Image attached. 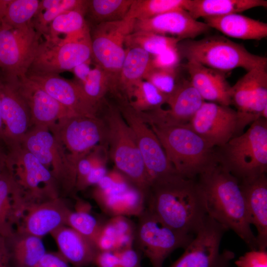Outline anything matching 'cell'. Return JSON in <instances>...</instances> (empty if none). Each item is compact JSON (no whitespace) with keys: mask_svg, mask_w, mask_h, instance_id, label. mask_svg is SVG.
<instances>
[{"mask_svg":"<svg viewBox=\"0 0 267 267\" xmlns=\"http://www.w3.org/2000/svg\"><path fill=\"white\" fill-rule=\"evenodd\" d=\"M94 265L96 267H120L118 255L114 251H99Z\"/></svg>","mask_w":267,"mask_h":267,"instance_id":"obj_48","label":"cell"},{"mask_svg":"<svg viewBox=\"0 0 267 267\" xmlns=\"http://www.w3.org/2000/svg\"><path fill=\"white\" fill-rule=\"evenodd\" d=\"M204 19L211 28L233 38L260 40L267 36V23L238 13Z\"/></svg>","mask_w":267,"mask_h":267,"instance_id":"obj_28","label":"cell"},{"mask_svg":"<svg viewBox=\"0 0 267 267\" xmlns=\"http://www.w3.org/2000/svg\"><path fill=\"white\" fill-rule=\"evenodd\" d=\"M6 169V156L0 153V178Z\"/></svg>","mask_w":267,"mask_h":267,"instance_id":"obj_51","label":"cell"},{"mask_svg":"<svg viewBox=\"0 0 267 267\" xmlns=\"http://www.w3.org/2000/svg\"><path fill=\"white\" fill-rule=\"evenodd\" d=\"M120 267H141L140 253L133 247L116 252Z\"/></svg>","mask_w":267,"mask_h":267,"instance_id":"obj_45","label":"cell"},{"mask_svg":"<svg viewBox=\"0 0 267 267\" xmlns=\"http://www.w3.org/2000/svg\"><path fill=\"white\" fill-rule=\"evenodd\" d=\"M134 0H87L85 18L93 26L125 19Z\"/></svg>","mask_w":267,"mask_h":267,"instance_id":"obj_33","label":"cell"},{"mask_svg":"<svg viewBox=\"0 0 267 267\" xmlns=\"http://www.w3.org/2000/svg\"><path fill=\"white\" fill-rule=\"evenodd\" d=\"M38 84L72 115L97 116L100 107L86 96L81 86L59 75L26 76Z\"/></svg>","mask_w":267,"mask_h":267,"instance_id":"obj_20","label":"cell"},{"mask_svg":"<svg viewBox=\"0 0 267 267\" xmlns=\"http://www.w3.org/2000/svg\"><path fill=\"white\" fill-rule=\"evenodd\" d=\"M89 153L80 159L77 162L75 186L76 189L80 190L85 178L92 168V162Z\"/></svg>","mask_w":267,"mask_h":267,"instance_id":"obj_46","label":"cell"},{"mask_svg":"<svg viewBox=\"0 0 267 267\" xmlns=\"http://www.w3.org/2000/svg\"><path fill=\"white\" fill-rule=\"evenodd\" d=\"M88 26L84 10H68L60 14L52 21L44 39H62L83 30Z\"/></svg>","mask_w":267,"mask_h":267,"instance_id":"obj_37","label":"cell"},{"mask_svg":"<svg viewBox=\"0 0 267 267\" xmlns=\"http://www.w3.org/2000/svg\"><path fill=\"white\" fill-rule=\"evenodd\" d=\"M17 84L29 108L32 127L49 128L60 119L69 115H74L49 95L38 84L26 76L17 78Z\"/></svg>","mask_w":267,"mask_h":267,"instance_id":"obj_22","label":"cell"},{"mask_svg":"<svg viewBox=\"0 0 267 267\" xmlns=\"http://www.w3.org/2000/svg\"><path fill=\"white\" fill-rule=\"evenodd\" d=\"M0 267H12L6 239L0 235Z\"/></svg>","mask_w":267,"mask_h":267,"instance_id":"obj_50","label":"cell"},{"mask_svg":"<svg viewBox=\"0 0 267 267\" xmlns=\"http://www.w3.org/2000/svg\"><path fill=\"white\" fill-rule=\"evenodd\" d=\"M71 266L59 253L46 252L35 267H71Z\"/></svg>","mask_w":267,"mask_h":267,"instance_id":"obj_47","label":"cell"},{"mask_svg":"<svg viewBox=\"0 0 267 267\" xmlns=\"http://www.w3.org/2000/svg\"><path fill=\"white\" fill-rule=\"evenodd\" d=\"M48 129L76 165L96 147L107 146L106 126L98 116L69 115Z\"/></svg>","mask_w":267,"mask_h":267,"instance_id":"obj_12","label":"cell"},{"mask_svg":"<svg viewBox=\"0 0 267 267\" xmlns=\"http://www.w3.org/2000/svg\"><path fill=\"white\" fill-rule=\"evenodd\" d=\"M3 138V125L1 117V100L0 97V139Z\"/></svg>","mask_w":267,"mask_h":267,"instance_id":"obj_52","label":"cell"},{"mask_svg":"<svg viewBox=\"0 0 267 267\" xmlns=\"http://www.w3.org/2000/svg\"><path fill=\"white\" fill-rule=\"evenodd\" d=\"M135 20L126 17L103 22L90 28L92 59L110 76L117 95L118 80L124 60L127 37L133 32Z\"/></svg>","mask_w":267,"mask_h":267,"instance_id":"obj_11","label":"cell"},{"mask_svg":"<svg viewBox=\"0 0 267 267\" xmlns=\"http://www.w3.org/2000/svg\"><path fill=\"white\" fill-rule=\"evenodd\" d=\"M215 150L218 163L239 181L266 174L267 119H257L244 133Z\"/></svg>","mask_w":267,"mask_h":267,"instance_id":"obj_4","label":"cell"},{"mask_svg":"<svg viewBox=\"0 0 267 267\" xmlns=\"http://www.w3.org/2000/svg\"><path fill=\"white\" fill-rule=\"evenodd\" d=\"M120 72L117 85V98L129 100L135 86L144 80L151 67V56L141 48L129 47Z\"/></svg>","mask_w":267,"mask_h":267,"instance_id":"obj_29","label":"cell"},{"mask_svg":"<svg viewBox=\"0 0 267 267\" xmlns=\"http://www.w3.org/2000/svg\"><path fill=\"white\" fill-rule=\"evenodd\" d=\"M31 22L18 27L0 26V72L13 78L26 77L42 41Z\"/></svg>","mask_w":267,"mask_h":267,"instance_id":"obj_13","label":"cell"},{"mask_svg":"<svg viewBox=\"0 0 267 267\" xmlns=\"http://www.w3.org/2000/svg\"><path fill=\"white\" fill-rule=\"evenodd\" d=\"M12 267H35L46 253L42 238L15 231L6 240Z\"/></svg>","mask_w":267,"mask_h":267,"instance_id":"obj_30","label":"cell"},{"mask_svg":"<svg viewBox=\"0 0 267 267\" xmlns=\"http://www.w3.org/2000/svg\"><path fill=\"white\" fill-rule=\"evenodd\" d=\"M204 101L190 80L183 79L168 97V109L162 108L140 114L147 123L188 125Z\"/></svg>","mask_w":267,"mask_h":267,"instance_id":"obj_19","label":"cell"},{"mask_svg":"<svg viewBox=\"0 0 267 267\" xmlns=\"http://www.w3.org/2000/svg\"><path fill=\"white\" fill-rule=\"evenodd\" d=\"M189 125L214 147L222 146L239 135L236 110L211 102H204Z\"/></svg>","mask_w":267,"mask_h":267,"instance_id":"obj_18","label":"cell"},{"mask_svg":"<svg viewBox=\"0 0 267 267\" xmlns=\"http://www.w3.org/2000/svg\"><path fill=\"white\" fill-rule=\"evenodd\" d=\"M101 118L106 126L108 153L117 171L146 197L150 180L132 130L118 107L108 104Z\"/></svg>","mask_w":267,"mask_h":267,"instance_id":"obj_5","label":"cell"},{"mask_svg":"<svg viewBox=\"0 0 267 267\" xmlns=\"http://www.w3.org/2000/svg\"><path fill=\"white\" fill-rule=\"evenodd\" d=\"M239 182L251 224L256 228L258 249L267 247V177L266 174Z\"/></svg>","mask_w":267,"mask_h":267,"instance_id":"obj_24","label":"cell"},{"mask_svg":"<svg viewBox=\"0 0 267 267\" xmlns=\"http://www.w3.org/2000/svg\"><path fill=\"white\" fill-rule=\"evenodd\" d=\"M92 58L76 66L72 71L76 78V81L79 84L84 82L88 77L91 70Z\"/></svg>","mask_w":267,"mask_h":267,"instance_id":"obj_49","label":"cell"},{"mask_svg":"<svg viewBox=\"0 0 267 267\" xmlns=\"http://www.w3.org/2000/svg\"><path fill=\"white\" fill-rule=\"evenodd\" d=\"M59 253L73 267L94 264L99 252L96 244L71 227L64 225L50 233Z\"/></svg>","mask_w":267,"mask_h":267,"instance_id":"obj_26","label":"cell"},{"mask_svg":"<svg viewBox=\"0 0 267 267\" xmlns=\"http://www.w3.org/2000/svg\"><path fill=\"white\" fill-rule=\"evenodd\" d=\"M211 28L204 22L193 18L185 10L168 12L150 18L135 20L134 31L150 32L164 36H172L182 40H193Z\"/></svg>","mask_w":267,"mask_h":267,"instance_id":"obj_21","label":"cell"},{"mask_svg":"<svg viewBox=\"0 0 267 267\" xmlns=\"http://www.w3.org/2000/svg\"><path fill=\"white\" fill-rule=\"evenodd\" d=\"M6 166L27 207L59 197V188L51 172L21 145L10 148Z\"/></svg>","mask_w":267,"mask_h":267,"instance_id":"obj_8","label":"cell"},{"mask_svg":"<svg viewBox=\"0 0 267 267\" xmlns=\"http://www.w3.org/2000/svg\"><path fill=\"white\" fill-rule=\"evenodd\" d=\"M21 145L50 170L59 191L62 190L65 194L75 189L77 165L48 128L32 127Z\"/></svg>","mask_w":267,"mask_h":267,"instance_id":"obj_10","label":"cell"},{"mask_svg":"<svg viewBox=\"0 0 267 267\" xmlns=\"http://www.w3.org/2000/svg\"><path fill=\"white\" fill-rule=\"evenodd\" d=\"M145 208L173 229L193 235L208 216L197 180L178 173L151 182Z\"/></svg>","mask_w":267,"mask_h":267,"instance_id":"obj_1","label":"cell"},{"mask_svg":"<svg viewBox=\"0 0 267 267\" xmlns=\"http://www.w3.org/2000/svg\"><path fill=\"white\" fill-rule=\"evenodd\" d=\"M17 79L5 76L0 72L3 140L10 148L20 145L32 127L30 111L18 89Z\"/></svg>","mask_w":267,"mask_h":267,"instance_id":"obj_17","label":"cell"},{"mask_svg":"<svg viewBox=\"0 0 267 267\" xmlns=\"http://www.w3.org/2000/svg\"><path fill=\"white\" fill-rule=\"evenodd\" d=\"M134 244L152 267H162L167 257L175 250L184 249L194 235L176 230L166 225L146 208L137 217Z\"/></svg>","mask_w":267,"mask_h":267,"instance_id":"obj_9","label":"cell"},{"mask_svg":"<svg viewBox=\"0 0 267 267\" xmlns=\"http://www.w3.org/2000/svg\"><path fill=\"white\" fill-rule=\"evenodd\" d=\"M147 124L157 136L169 161L181 177L195 179L218 163L215 147L189 124Z\"/></svg>","mask_w":267,"mask_h":267,"instance_id":"obj_3","label":"cell"},{"mask_svg":"<svg viewBox=\"0 0 267 267\" xmlns=\"http://www.w3.org/2000/svg\"><path fill=\"white\" fill-rule=\"evenodd\" d=\"M77 201L76 210L71 211L68 216L67 226L96 244L104 223L92 215L89 204L81 200Z\"/></svg>","mask_w":267,"mask_h":267,"instance_id":"obj_35","label":"cell"},{"mask_svg":"<svg viewBox=\"0 0 267 267\" xmlns=\"http://www.w3.org/2000/svg\"><path fill=\"white\" fill-rule=\"evenodd\" d=\"M189 3V0H134L126 17L141 20L174 10L187 11Z\"/></svg>","mask_w":267,"mask_h":267,"instance_id":"obj_36","label":"cell"},{"mask_svg":"<svg viewBox=\"0 0 267 267\" xmlns=\"http://www.w3.org/2000/svg\"><path fill=\"white\" fill-rule=\"evenodd\" d=\"M39 1L40 0H7L1 26L18 27L30 23L38 9Z\"/></svg>","mask_w":267,"mask_h":267,"instance_id":"obj_40","label":"cell"},{"mask_svg":"<svg viewBox=\"0 0 267 267\" xmlns=\"http://www.w3.org/2000/svg\"><path fill=\"white\" fill-rule=\"evenodd\" d=\"M27 206L19 186L7 168L0 178V235L6 240L14 235L13 225L22 219Z\"/></svg>","mask_w":267,"mask_h":267,"instance_id":"obj_27","label":"cell"},{"mask_svg":"<svg viewBox=\"0 0 267 267\" xmlns=\"http://www.w3.org/2000/svg\"><path fill=\"white\" fill-rule=\"evenodd\" d=\"M107 174L96 185L93 197L100 209L112 217H138L145 209V195L120 173Z\"/></svg>","mask_w":267,"mask_h":267,"instance_id":"obj_16","label":"cell"},{"mask_svg":"<svg viewBox=\"0 0 267 267\" xmlns=\"http://www.w3.org/2000/svg\"><path fill=\"white\" fill-rule=\"evenodd\" d=\"M79 85L88 98L100 107L106 94L108 92L113 94L114 93L113 85L110 76L96 64L91 68L86 80Z\"/></svg>","mask_w":267,"mask_h":267,"instance_id":"obj_39","label":"cell"},{"mask_svg":"<svg viewBox=\"0 0 267 267\" xmlns=\"http://www.w3.org/2000/svg\"><path fill=\"white\" fill-rule=\"evenodd\" d=\"M177 69L150 68L144 80L152 84L168 97L176 90L179 81Z\"/></svg>","mask_w":267,"mask_h":267,"instance_id":"obj_41","label":"cell"},{"mask_svg":"<svg viewBox=\"0 0 267 267\" xmlns=\"http://www.w3.org/2000/svg\"><path fill=\"white\" fill-rule=\"evenodd\" d=\"M208 216L233 231L248 246L258 249L239 180L217 163L198 176Z\"/></svg>","mask_w":267,"mask_h":267,"instance_id":"obj_2","label":"cell"},{"mask_svg":"<svg viewBox=\"0 0 267 267\" xmlns=\"http://www.w3.org/2000/svg\"><path fill=\"white\" fill-rule=\"evenodd\" d=\"M109 221L116 230L117 238L124 235H134L135 225L127 217L114 216L112 217Z\"/></svg>","mask_w":267,"mask_h":267,"instance_id":"obj_44","label":"cell"},{"mask_svg":"<svg viewBox=\"0 0 267 267\" xmlns=\"http://www.w3.org/2000/svg\"><path fill=\"white\" fill-rule=\"evenodd\" d=\"M190 81L204 100L222 105L231 104V87L224 73L206 67L193 60L185 65Z\"/></svg>","mask_w":267,"mask_h":267,"instance_id":"obj_25","label":"cell"},{"mask_svg":"<svg viewBox=\"0 0 267 267\" xmlns=\"http://www.w3.org/2000/svg\"><path fill=\"white\" fill-rule=\"evenodd\" d=\"M178 48L180 56L193 60L208 68L225 72L237 68L247 72L267 66V58L250 52L242 44L220 36L179 42Z\"/></svg>","mask_w":267,"mask_h":267,"instance_id":"obj_6","label":"cell"},{"mask_svg":"<svg viewBox=\"0 0 267 267\" xmlns=\"http://www.w3.org/2000/svg\"><path fill=\"white\" fill-rule=\"evenodd\" d=\"M257 7H267L265 0H189L187 11L195 20L238 13Z\"/></svg>","mask_w":267,"mask_h":267,"instance_id":"obj_31","label":"cell"},{"mask_svg":"<svg viewBox=\"0 0 267 267\" xmlns=\"http://www.w3.org/2000/svg\"><path fill=\"white\" fill-rule=\"evenodd\" d=\"M92 58L90 28L56 40L41 42L26 76L59 75Z\"/></svg>","mask_w":267,"mask_h":267,"instance_id":"obj_7","label":"cell"},{"mask_svg":"<svg viewBox=\"0 0 267 267\" xmlns=\"http://www.w3.org/2000/svg\"><path fill=\"white\" fill-rule=\"evenodd\" d=\"M180 41V39L172 36L138 31L133 32L127 37L125 45L127 48H141L153 56L169 48L177 46Z\"/></svg>","mask_w":267,"mask_h":267,"instance_id":"obj_34","label":"cell"},{"mask_svg":"<svg viewBox=\"0 0 267 267\" xmlns=\"http://www.w3.org/2000/svg\"><path fill=\"white\" fill-rule=\"evenodd\" d=\"M118 100L117 107L134 133L150 183L177 173L169 161L157 136L140 113L131 106L128 100L118 99Z\"/></svg>","mask_w":267,"mask_h":267,"instance_id":"obj_15","label":"cell"},{"mask_svg":"<svg viewBox=\"0 0 267 267\" xmlns=\"http://www.w3.org/2000/svg\"><path fill=\"white\" fill-rule=\"evenodd\" d=\"M227 229L207 216L181 256L169 267H229L235 254L220 251L222 239Z\"/></svg>","mask_w":267,"mask_h":267,"instance_id":"obj_14","label":"cell"},{"mask_svg":"<svg viewBox=\"0 0 267 267\" xmlns=\"http://www.w3.org/2000/svg\"><path fill=\"white\" fill-rule=\"evenodd\" d=\"M87 2V0H40L38 9L31 21L32 25L44 38L50 24L56 17L73 9L86 12Z\"/></svg>","mask_w":267,"mask_h":267,"instance_id":"obj_32","label":"cell"},{"mask_svg":"<svg viewBox=\"0 0 267 267\" xmlns=\"http://www.w3.org/2000/svg\"><path fill=\"white\" fill-rule=\"evenodd\" d=\"M180 57L178 46L169 48L151 57L150 68L177 69L179 64Z\"/></svg>","mask_w":267,"mask_h":267,"instance_id":"obj_42","label":"cell"},{"mask_svg":"<svg viewBox=\"0 0 267 267\" xmlns=\"http://www.w3.org/2000/svg\"><path fill=\"white\" fill-rule=\"evenodd\" d=\"M168 96L149 82L142 80L134 88L129 102L136 111L147 112L162 108Z\"/></svg>","mask_w":267,"mask_h":267,"instance_id":"obj_38","label":"cell"},{"mask_svg":"<svg viewBox=\"0 0 267 267\" xmlns=\"http://www.w3.org/2000/svg\"><path fill=\"white\" fill-rule=\"evenodd\" d=\"M235 264L237 267H267V250H251L240 256Z\"/></svg>","mask_w":267,"mask_h":267,"instance_id":"obj_43","label":"cell"},{"mask_svg":"<svg viewBox=\"0 0 267 267\" xmlns=\"http://www.w3.org/2000/svg\"><path fill=\"white\" fill-rule=\"evenodd\" d=\"M71 211L59 197L32 204L27 207L22 219V224L17 230L42 238L67 225Z\"/></svg>","mask_w":267,"mask_h":267,"instance_id":"obj_23","label":"cell"}]
</instances>
